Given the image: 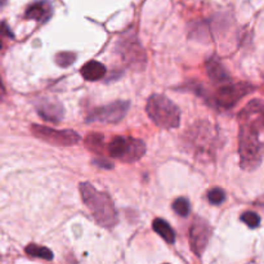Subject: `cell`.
<instances>
[{"label":"cell","mask_w":264,"mask_h":264,"mask_svg":"<svg viewBox=\"0 0 264 264\" xmlns=\"http://www.w3.org/2000/svg\"><path fill=\"white\" fill-rule=\"evenodd\" d=\"M130 103L126 101H116L103 107L94 108L86 117L88 122H102V124H114L122 120L129 110Z\"/></svg>","instance_id":"7"},{"label":"cell","mask_w":264,"mask_h":264,"mask_svg":"<svg viewBox=\"0 0 264 264\" xmlns=\"http://www.w3.org/2000/svg\"><path fill=\"white\" fill-rule=\"evenodd\" d=\"M105 138L101 133H91L85 137L84 140V145L89 151L94 152V154L102 155L105 151Z\"/></svg>","instance_id":"16"},{"label":"cell","mask_w":264,"mask_h":264,"mask_svg":"<svg viewBox=\"0 0 264 264\" xmlns=\"http://www.w3.org/2000/svg\"><path fill=\"white\" fill-rule=\"evenodd\" d=\"M207 75L216 84H227L231 82V77L228 72L226 71V68L218 62V61L213 60L207 63Z\"/></svg>","instance_id":"14"},{"label":"cell","mask_w":264,"mask_h":264,"mask_svg":"<svg viewBox=\"0 0 264 264\" xmlns=\"http://www.w3.org/2000/svg\"><path fill=\"white\" fill-rule=\"evenodd\" d=\"M253 86L247 82H227L223 84L215 93V102L221 107L231 108L241 100L242 97L249 94Z\"/></svg>","instance_id":"8"},{"label":"cell","mask_w":264,"mask_h":264,"mask_svg":"<svg viewBox=\"0 0 264 264\" xmlns=\"http://www.w3.org/2000/svg\"><path fill=\"white\" fill-rule=\"evenodd\" d=\"M93 164L97 165V166H100V168H103V169H112V168H114V164H111V162H108L107 160H102V159L93 160Z\"/></svg>","instance_id":"22"},{"label":"cell","mask_w":264,"mask_h":264,"mask_svg":"<svg viewBox=\"0 0 264 264\" xmlns=\"http://www.w3.org/2000/svg\"><path fill=\"white\" fill-rule=\"evenodd\" d=\"M117 51L121 54V58L131 67H143L146 62V54L140 46L136 35L124 36L119 40Z\"/></svg>","instance_id":"9"},{"label":"cell","mask_w":264,"mask_h":264,"mask_svg":"<svg viewBox=\"0 0 264 264\" xmlns=\"http://www.w3.org/2000/svg\"><path fill=\"white\" fill-rule=\"evenodd\" d=\"M0 32H2V34H7V35H9V36H11V37H13V34H12L11 31H9L6 23H3V25L0 26Z\"/></svg>","instance_id":"23"},{"label":"cell","mask_w":264,"mask_h":264,"mask_svg":"<svg viewBox=\"0 0 264 264\" xmlns=\"http://www.w3.org/2000/svg\"><path fill=\"white\" fill-rule=\"evenodd\" d=\"M79 190L82 201L85 202L86 207L91 210L92 215L98 225L103 227H112L116 225V209H115L114 201L107 193L101 192L88 182L80 183Z\"/></svg>","instance_id":"2"},{"label":"cell","mask_w":264,"mask_h":264,"mask_svg":"<svg viewBox=\"0 0 264 264\" xmlns=\"http://www.w3.org/2000/svg\"><path fill=\"white\" fill-rule=\"evenodd\" d=\"M241 221L250 228H256L260 225V216L254 211H246L241 215Z\"/></svg>","instance_id":"21"},{"label":"cell","mask_w":264,"mask_h":264,"mask_svg":"<svg viewBox=\"0 0 264 264\" xmlns=\"http://www.w3.org/2000/svg\"><path fill=\"white\" fill-rule=\"evenodd\" d=\"M107 152L114 159L124 162H134L146 154V145L141 140L117 136L108 143Z\"/></svg>","instance_id":"4"},{"label":"cell","mask_w":264,"mask_h":264,"mask_svg":"<svg viewBox=\"0 0 264 264\" xmlns=\"http://www.w3.org/2000/svg\"><path fill=\"white\" fill-rule=\"evenodd\" d=\"M52 13V7L48 2H36L32 6H30L26 11V18L29 20H35V21H47L51 17Z\"/></svg>","instance_id":"12"},{"label":"cell","mask_w":264,"mask_h":264,"mask_svg":"<svg viewBox=\"0 0 264 264\" xmlns=\"http://www.w3.org/2000/svg\"><path fill=\"white\" fill-rule=\"evenodd\" d=\"M37 114L46 121L60 122L63 119L65 110L57 100H43L37 106Z\"/></svg>","instance_id":"11"},{"label":"cell","mask_w":264,"mask_h":264,"mask_svg":"<svg viewBox=\"0 0 264 264\" xmlns=\"http://www.w3.org/2000/svg\"><path fill=\"white\" fill-rule=\"evenodd\" d=\"M81 76L88 81H97V80L102 79L106 74V67L98 61H91L85 63L81 68Z\"/></svg>","instance_id":"13"},{"label":"cell","mask_w":264,"mask_h":264,"mask_svg":"<svg viewBox=\"0 0 264 264\" xmlns=\"http://www.w3.org/2000/svg\"><path fill=\"white\" fill-rule=\"evenodd\" d=\"M31 130L34 136L40 140L57 146H75L80 142V136L75 130L65 129V130H56L44 125H32Z\"/></svg>","instance_id":"6"},{"label":"cell","mask_w":264,"mask_h":264,"mask_svg":"<svg viewBox=\"0 0 264 264\" xmlns=\"http://www.w3.org/2000/svg\"><path fill=\"white\" fill-rule=\"evenodd\" d=\"M76 60V54L72 53V52H61L56 56V62L61 67H68L71 66L72 63Z\"/></svg>","instance_id":"19"},{"label":"cell","mask_w":264,"mask_h":264,"mask_svg":"<svg viewBox=\"0 0 264 264\" xmlns=\"http://www.w3.org/2000/svg\"><path fill=\"white\" fill-rule=\"evenodd\" d=\"M2 47H3V43H2V40H0V49H2Z\"/></svg>","instance_id":"25"},{"label":"cell","mask_w":264,"mask_h":264,"mask_svg":"<svg viewBox=\"0 0 264 264\" xmlns=\"http://www.w3.org/2000/svg\"><path fill=\"white\" fill-rule=\"evenodd\" d=\"M239 122L240 164L245 170H253L264 156V145L259 140L264 129V103L259 100L247 103L239 114Z\"/></svg>","instance_id":"1"},{"label":"cell","mask_w":264,"mask_h":264,"mask_svg":"<svg viewBox=\"0 0 264 264\" xmlns=\"http://www.w3.org/2000/svg\"><path fill=\"white\" fill-rule=\"evenodd\" d=\"M146 111L150 119L164 129L178 128L181 122V111L175 103L171 102L168 97L161 94H154L147 101Z\"/></svg>","instance_id":"3"},{"label":"cell","mask_w":264,"mask_h":264,"mask_svg":"<svg viewBox=\"0 0 264 264\" xmlns=\"http://www.w3.org/2000/svg\"><path fill=\"white\" fill-rule=\"evenodd\" d=\"M152 228H154L155 232L157 235H160L165 241L168 242V244H174L175 241V232H174L173 228L170 227L168 222L164 221V219H155L152 222Z\"/></svg>","instance_id":"15"},{"label":"cell","mask_w":264,"mask_h":264,"mask_svg":"<svg viewBox=\"0 0 264 264\" xmlns=\"http://www.w3.org/2000/svg\"><path fill=\"white\" fill-rule=\"evenodd\" d=\"M173 210L175 211L178 215L181 216H187L191 211L190 202L185 197H178L177 200H174L173 202Z\"/></svg>","instance_id":"18"},{"label":"cell","mask_w":264,"mask_h":264,"mask_svg":"<svg viewBox=\"0 0 264 264\" xmlns=\"http://www.w3.org/2000/svg\"><path fill=\"white\" fill-rule=\"evenodd\" d=\"M26 253L31 256H35V258H41L46 259V260H52L53 259V253H52L48 247L37 246V245L34 244L29 245V246L26 247Z\"/></svg>","instance_id":"17"},{"label":"cell","mask_w":264,"mask_h":264,"mask_svg":"<svg viewBox=\"0 0 264 264\" xmlns=\"http://www.w3.org/2000/svg\"><path fill=\"white\" fill-rule=\"evenodd\" d=\"M187 142L197 155L205 157L207 155L213 156L215 151L216 133L210 124L201 121L193 125L192 129L188 130Z\"/></svg>","instance_id":"5"},{"label":"cell","mask_w":264,"mask_h":264,"mask_svg":"<svg viewBox=\"0 0 264 264\" xmlns=\"http://www.w3.org/2000/svg\"><path fill=\"white\" fill-rule=\"evenodd\" d=\"M4 96H6V86H4L2 79H0V100H3Z\"/></svg>","instance_id":"24"},{"label":"cell","mask_w":264,"mask_h":264,"mask_svg":"<svg viewBox=\"0 0 264 264\" xmlns=\"http://www.w3.org/2000/svg\"><path fill=\"white\" fill-rule=\"evenodd\" d=\"M211 230L210 226L201 218H196L193 221L190 228V245L192 251L196 255H201L202 251L206 247L209 239H210Z\"/></svg>","instance_id":"10"},{"label":"cell","mask_w":264,"mask_h":264,"mask_svg":"<svg viewBox=\"0 0 264 264\" xmlns=\"http://www.w3.org/2000/svg\"><path fill=\"white\" fill-rule=\"evenodd\" d=\"M207 200L213 205H221L226 200V192L221 187L211 188L207 192Z\"/></svg>","instance_id":"20"}]
</instances>
